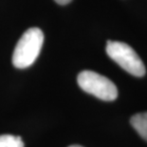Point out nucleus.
<instances>
[{"label":"nucleus","instance_id":"f257e3e1","mask_svg":"<svg viewBox=\"0 0 147 147\" xmlns=\"http://www.w3.org/2000/svg\"><path fill=\"white\" fill-rule=\"evenodd\" d=\"M44 43V34L39 28L28 29L20 37L12 55V64L25 69L33 64L40 54Z\"/></svg>","mask_w":147,"mask_h":147},{"label":"nucleus","instance_id":"f03ea898","mask_svg":"<svg viewBox=\"0 0 147 147\" xmlns=\"http://www.w3.org/2000/svg\"><path fill=\"white\" fill-rule=\"evenodd\" d=\"M106 54L112 60L134 77H143L146 69L142 60L126 43L108 40L106 43Z\"/></svg>","mask_w":147,"mask_h":147},{"label":"nucleus","instance_id":"7ed1b4c3","mask_svg":"<svg viewBox=\"0 0 147 147\" xmlns=\"http://www.w3.org/2000/svg\"><path fill=\"white\" fill-rule=\"evenodd\" d=\"M78 84L84 92L102 101H112L118 96V89L112 81L93 71H83L78 75Z\"/></svg>","mask_w":147,"mask_h":147},{"label":"nucleus","instance_id":"20e7f679","mask_svg":"<svg viewBox=\"0 0 147 147\" xmlns=\"http://www.w3.org/2000/svg\"><path fill=\"white\" fill-rule=\"evenodd\" d=\"M130 123L136 132L147 142V112L134 115L131 118Z\"/></svg>","mask_w":147,"mask_h":147},{"label":"nucleus","instance_id":"39448f33","mask_svg":"<svg viewBox=\"0 0 147 147\" xmlns=\"http://www.w3.org/2000/svg\"><path fill=\"white\" fill-rule=\"evenodd\" d=\"M0 147H24V142L20 137L13 135H1Z\"/></svg>","mask_w":147,"mask_h":147},{"label":"nucleus","instance_id":"423d86ee","mask_svg":"<svg viewBox=\"0 0 147 147\" xmlns=\"http://www.w3.org/2000/svg\"><path fill=\"white\" fill-rule=\"evenodd\" d=\"M54 1L59 5H67L68 3H70L72 0H54Z\"/></svg>","mask_w":147,"mask_h":147},{"label":"nucleus","instance_id":"0eeeda50","mask_svg":"<svg viewBox=\"0 0 147 147\" xmlns=\"http://www.w3.org/2000/svg\"><path fill=\"white\" fill-rule=\"evenodd\" d=\"M68 147H83V146H81V145H70Z\"/></svg>","mask_w":147,"mask_h":147}]
</instances>
